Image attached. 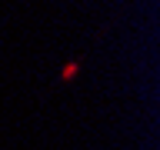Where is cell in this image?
I'll return each mask as SVG.
<instances>
[{
  "label": "cell",
  "instance_id": "6da1fadb",
  "mask_svg": "<svg viewBox=\"0 0 160 150\" xmlns=\"http://www.w3.org/2000/svg\"><path fill=\"white\" fill-rule=\"evenodd\" d=\"M77 70H80V63H67V67H63V80H70Z\"/></svg>",
  "mask_w": 160,
  "mask_h": 150
}]
</instances>
